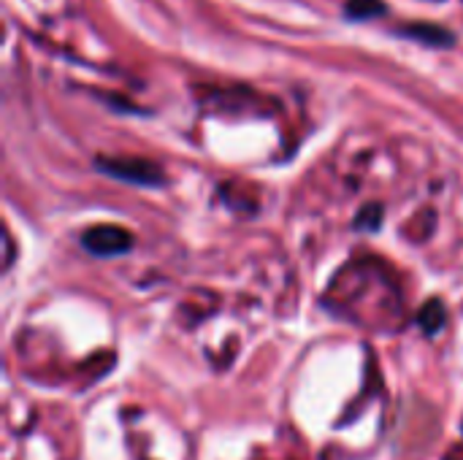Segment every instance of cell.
<instances>
[{
  "label": "cell",
  "mask_w": 463,
  "mask_h": 460,
  "mask_svg": "<svg viewBox=\"0 0 463 460\" xmlns=\"http://www.w3.org/2000/svg\"><path fill=\"white\" fill-rule=\"evenodd\" d=\"M418 323L423 325V331H426V333H437V331L445 325V306H442V301H431V304H426V309L420 312Z\"/></svg>",
  "instance_id": "cell-5"
},
{
  "label": "cell",
  "mask_w": 463,
  "mask_h": 460,
  "mask_svg": "<svg viewBox=\"0 0 463 460\" xmlns=\"http://www.w3.org/2000/svg\"><path fill=\"white\" fill-rule=\"evenodd\" d=\"M98 168L103 174H109L111 179L130 182V184H138V187H157V184L165 182L157 163H152L146 157H136V155H130V157H100Z\"/></svg>",
  "instance_id": "cell-1"
},
{
  "label": "cell",
  "mask_w": 463,
  "mask_h": 460,
  "mask_svg": "<svg viewBox=\"0 0 463 460\" xmlns=\"http://www.w3.org/2000/svg\"><path fill=\"white\" fill-rule=\"evenodd\" d=\"M385 14V3L383 0H347V16L355 22L364 19H374Z\"/></svg>",
  "instance_id": "cell-4"
},
{
  "label": "cell",
  "mask_w": 463,
  "mask_h": 460,
  "mask_svg": "<svg viewBox=\"0 0 463 460\" xmlns=\"http://www.w3.org/2000/svg\"><path fill=\"white\" fill-rule=\"evenodd\" d=\"M402 33L410 35V38H418V41H423L429 46H450L453 43V35L445 27H439V24H423V22H418V24L402 27Z\"/></svg>",
  "instance_id": "cell-3"
},
{
  "label": "cell",
  "mask_w": 463,
  "mask_h": 460,
  "mask_svg": "<svg viewBox=\"0 0 463 460\" xmlns=\"http://www.w3.org/2000/svg\"><path fill=\"white\" fill-rule=\"evenodd\" d=\"M81 244L98 258H114L133 247V236L119 225H92L81 236Z\"/></svg>",
  "instance_id": "cell-2"
}]
</instances>
